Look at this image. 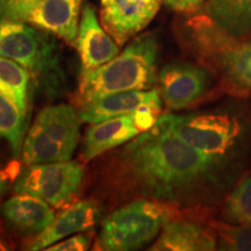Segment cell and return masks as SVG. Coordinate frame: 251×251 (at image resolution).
I'll return each mask as SVG.
<instances>
[{
    "instance_id": "obj_1",
    "label": "cell",
    "mask_w": 251,
    "mask_h": 251,
    "mask_svg": "<svg viewBox=\"0 0 251 251\" xmlns=\"http://www.w3.org/2000/svg\"><path fill=\"white\" fill-rule=\"evenodd\" d=\"M105 176L113 191L172 207L215 202L231 181L230 171L181 140L162 115L111 157Z\"/></svg>"
},
{
    "instance_id": "obj_2",
    "label": "cell",
    "mask_w": 251,
    "mask_h": 251,
    "mask_svg": "<svg viewBox=\"0 0 251 251\" xmlns=\"http://www.w3.org/2000/svg\"><path fill=\"white\" fill-rule=\"evenodd\" d=\"M166 125L198 151L214 159L233 174L241 155L250 144V117L236 109L162 115Z\"/></svg>"
},
{
    "instance_id": "obj_3",
    "label": "cell",
    "mask_w": 251,
    "mask_h": 251,
    "mask_svg": "<svg viewBox=\"0 0 251 251\" xmlns=\"http://www.w3.org/2000/svg\"><path fill=\"white\" fill-rule=\"evenodd\" d=\"M159 48L152 33L136 36L124 51L92 71L80 74L78 108L109 94L155 89Z\"/></svg>"
},
{
    "instance_id": "obj_4",
    "label": "cell",
    "mask_w": 251,
    "mask_h": 251,
    "mask_svg": "<svg viewBox=\"0 0 251 251\" xmlns=\"http://www.w3.org/2000/svg\"><path fill=\"white\" fill-rule=\"evenodd\" d=\"M187 28L193 51L222 85L233 94L251 96V40L229 35L207 14L190 19Z\"/></svg>"
},
{
    "instance_id": "obj_5",
    "label": "cell",
    "mask_w": 251,
    "mask_h": 251,
    "mask_svg": "<svg viewBox=\"0 0 251 251\" xmlns=\"http://www.w3.org/2000/svg\"><path fill=\"white\" fill-rule=\"evenodd\" d=\"M0 56L23 65L46 91L55 93L62 85L57 46L30 25L0 20Z\"/></svg>"
},
{
    "instance_id": "obj_6",
    "label": "cell",
    "mask_w": 251,
    "mask_h": 251,
    "mask_svg": "<svg viewBox=\"0 0 251 251\" xmlns=\"http://www.w3.org/2000/svg\"><path fill=\"white\" fill-rule=\"evenodd\" d=\"M174 207L151 199H137L111 213L103 221L97 246L100 250L128 251L148 246L161 234Z\"/></svg>"
},
{
    "instance_id": "obj_7",
    "label": "cell",
    "mask_w": 251,
    "mask_h": 251,
    "mask_svg": "<svg viewBox=\"0 0 251 251\" xmlns=\"http://www.w3.org/2000/svg\"><path fill=\"white\" fill-rule=\"evenodd\" d=\"M80 118L76 108L58 103L41 111L23 147L26 165L70 161L80 139Z\"/></svg>"
},
{
    "instance_id": "obj_8",
    "label": "cell",
    "mask_w": 251,
    "mask_h": 251,
    "mask_svg": "<svg viewBox=\"0 0 251 251\" xmlns=\"http://www.w3.org/2000/svg\"><path fill=\"white\" fill-rule=\"evenodd\" d=\"M84 168L77 162L26 165L15 179L14 192L45 200L54 208L69 205L79 192Z\"/></svg>"
},
{
    "instance_id": "obj_9",
    "label": "cell",
    "mask_w": 251,
    "mask_h": 251,
    "mask_svg": "<svg viewBox=\"0 0 251 251\" xmlns=\"http://www.w3.org/2000/svg\"><path fill=\"white\" fill-rule=\"evenodd\" d=\"M158 86L166 107L179 111L200 101L211 92L214 74L203 64L171 62L159 71Z\"/></svg>"
},
{
    "instance_id": "obj_10",
    "label": "cell",
    "mask_w": 251,
    "mask_h": 251,
    "mask_svg": "<svg viewBox=\"0 0 251 251\" xmlns=\"http://www.w3.org/2000/svg\"><path fill=\"white\" fill-rule=\"evenodd\" d=\"M162 0H100V21L119 46H124L153 20Z\"/></svg>"
},
{
    "instance_id": "obj_11",
    "label": "cell",
    "mask_w": 251,
    "mask_h": 251,
    "mask_svg": "<svg viewBox=\"0 0 251 251\" xmlns=\"http://www.w3.org/2000/svg\"><path fill=\"white\" fill-rule=\"evenodd\" d=\"M81 61V74L101 67L119 55V45L99 24L96 12L89 4L81 9L77 37L74 42Z\"/></svg>"
},
{
    "instance_id": "obj_12",
    "label": "cell",
    "mask_w": 251,
    "mask_h": 251,
    "mask_svg": "<svg viewBox=\"0 0 251 251\" xmlns=\"http://www.w3.org/2000/svg\"><path fill=\"white\" fill-rule=\"evenodd\" d=\"M99 209L90 200H79L55 216L45 230L26 244V250H46L47 248L74 234L85 233L93 229L98 220Z\"/></svg>"
},
{
    "instance_id": "obj_13",
    "label": "cell",
    "mask_w": 251,
    "mask_h": 251,
    "mask_svg": "<svg viewBox=\"0 0 251 251\" xmlns=\"http://www.w3.org/2000/svg\"><path fill=\"white\" fill-rule=\"evenodd\" d=\"M0 215L12 230L25 236L40 234L55 218L48 202L25 193H17L2 202Z\"/></svg>"
},
{
    "instance_id": "obj_14",
    "label": "cell",
    "mask_w": 251,
    "mask_h": 251,
    "mask_svg": "<svg viewBox=\"0 0 251 251\" xmlns=\"http://www.w3.org/2000/svg\"><path fill=\"white\" fill-rule=\"evenodd\" d=\"M218 249L214 228L187 219L171 218L163 227L152 251H211Z\"/></svg>"
},
{
    "instance_id": "obj_15",
    "label": "cell",
    "mask_w": 251,
    "mask_h": 251,
    "mask_svg": "<svg viewBox=\"0 0 251 251\" xmlns=\"http://www.w3.org/2000/svg\"><path fill=\"white\" fill-rule=\"evenodd\" d=\"M83 0H43L28 18V24L74 45L79 27Z\"/></svg>"
},
{
    "instance_id": "obj_16",
    "label": "cell",
    "mask_w": 251,
    "mask_h": 251,
    "mask_svg": "<svg viewBox=\"0 0 251 251\" xmlns=\"http://www.w3.org/2000/svg\"><path fill=\"white\" fill-rule=\"evenodd\" d=\"M163 101L158 89L146 91H126L105 96L78 108L80 121L99 124L108 119L124 117L150 102Z\"/></svg>"
},
{
    "instance_id": "obj_17",
    "label": "cell",
    "mask_w": 251,
    "mask_h": 251,
    "mask_svg": "<svg viewBox=\"0 0 251 251\" xmlns=\"http://www.w3.org/2000/svg\"><path fill=\"white\" fill-rule=\"evenodd\" d=\"M140 134H142V131L137 127L134 112L124 117L94 124L84 137L81 159L83 162L92 161L108 150L128 143Z\"/></svg>"
},
{
    "instance_id": "obj_18",
    "label": "cell",
    "mask_w": 251,
    "mask_h": 251,
    "mask_svg": "<svg viewBox=\"0 0 251 251\" xmlns=\"http://www.w3.org/2000/svg\"><path fill=\"white\" fill-rule=\"evenodd\" d=\"M206 11L229 35L251 39V0H208Z\"/></svg>"
},
{
    "instance_id": "obj_19",
    "label": "cell",
    "mask_w": 251,
    "mask_h": 251,
    "mask_svg": "<svg viewBox=\"0 0 251 251\" xmlns=\"http://www.w3.org/2000/svg\"><path fill=\"white\" fill-rule=\"evenodd\" d=\"M30 72L19 63L0 56V91L28 117L30 101Z\"/></svg>"
},
{
    "instance_id": "obj_20",
    "label": "cell",
    "mask_w": 251,
    "mask_h": 251,
    "mask_svg": "<svg viewBox=\"0 0 251 251\" xmlns=\"http://www.w3.org/2000/svg\"><path fill=\"white\" fill-rule=\"evenodd\" d=\"M28 117L0 91V139L11 146L14 157H19L26 137Z\"/></svg>"
},
{
    "instance_id": "obj_21",
    "label": "cell",
    "mask_w": 251,
    "mask_h": 251,
    "mask_svg": "<svg viewBox=\"0 0 251 251\" xmlns=\"http://www.w3.org/2000/svg\"><path fill=\"white\" fill-rule=\"evenodd\" d=\"M222 221L251 227V175L247 176L226 198Z\"/></svg>"
},
{
    "instance_id": "obj_22",
    "label": "cell",
    "mask_w": 251,
    "mask_h": 251,
    "mask_svg": "<svg viewBox=\"0 0 251 251\" xmlns=\"http://www.w3.org/2000/svg\"><path fill=\"white\" fill-rule=\"evenodd\" d=\"M220 250L251 251V227L233 225L228 222H216L213 226Z\"/></svg>"
},
{
    "instance_id": "obj_23",
    "label": "cell",
    "mask_w": 251,
    "mask_h": 251,
    "mask_svg": "<svg viewBox=\"0 0 251 251\" xmlns=\"http://www.w3.org/2000/svg\"><path fill=\"white\" fill-rule=\"evenodd\" d=\"M41 1L43 0H0V20L27 23Z\"/></svg>"
},
{
    "instance_id": "obj_24",
    "label": "cell",
    "mask_w": 251,
    "mask_h": 251,
    "mask_svg": "<svg viewBox=\"0 0 251 251\" xmlns=\"http://www.w3.org/2000/svg\"><path fill=\"white\" fill-rule=\"evenodd\" d=\"M91 236L86 233H78L59 243L47 248V251H84L90 249Z\"/></svg>"
},
{
    "instance_id": "obj_25",
    "label": "cell",
    "mask_w": 251,
    "mask_h": 251,
    "mask_svg": "<svg viewBox=\"0 0 251 251\" xmlns=\"http://www.w3.org/2000/svg\"><path fill=\"white\" fill-rule=\"evenodd\" d=\"M166 6L177 12H196L203 5L206 0H163Z\"/></svg>"
},
{
    "instance_id": "obj_26",
    "label": "cell",
    "mask_w": 251,
    "mask_h": 251,
    "mask_svg": "<svg viewBox=\"0 0 251 251\" xmlns=\"http://www.w3.org/2000/svg\"><path fill=\"white\" fill-rule=\"evenodd\" d=\"M8 183H9V181L6 179V178L2 177L1 175H0V198L4 196V193L6 192V190H7Z\"/></svg>"
},
{
    "instance_id": "obj_27",
    "label": "cell",
    "mask_w": 251,
    "mask_h": 251,
    "mask_svg": "<svg viewBox=\"0 0 251 251\" xmlns=\"http://www.w3.org/2000/svg\"><path fill=\"white\" fill-rule=\"evenodd\" d=\"M11 248H9L7 241H6V238L2 236L1 234H0V251L1 250H9Z\"/></svg>"
}]
</instances>
